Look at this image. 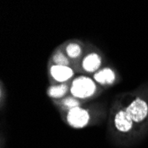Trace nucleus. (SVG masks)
I'll return each instance as SVG.
<instances>
[{"instance_id":"nucleus-2","label":"nucleus","mask_w":148,"mask_h":148,"mask_svg":"<svg viewBox=\"0 0 148 148\" xmlns=\"http://www.w3.org/2000/svg\"><path fill=\"white\" fill-rule=\"evenodd\" d=\"M96 90V84L88 76L76 77L70 87L71 94L76 99L90 98L95 93Z\"/></svg>"},{"instance_id":"nucleus-1","label":"nucleus","mask_w":148,"mask_h":148,"mask_svg":"<svg viewBox=\"0 0 148 148\" xmlns=\"http://www.w3.org/2000/svg\"><path fill=\"white\" fill-rule=\"evenodd\" d=\"M125 110L134 123H144L148 119V98L144 95L136 96Z\"/></svg>"},{"instance_id":"nucleus-8","label":"nucleus","mask_w":148,"mask_h":148,"mask_svg":"<svg viewBox=\"0 0 148 148\" xmlns=\"http://www.w3.org/2000/svg\"><path fill=\"white\" fill-rule=\"evenodd\" d=\"M68 90H69V86L65 84H61L60 85L50 87V89L48 90V95L49 97L53 99H60L66 95Z\"/></svg>"},{"instance_id":"nucleus-11","label":"nucleus","mask_w":148,"mask_h":148,"mask_svg":"<svg viewBox=\"0 0 148 148\" xmlns=\"http://www.w3.org/2000/svg\"><path fill=\"white\" fill-rule=\"evenodd\" d=\"M62 104L69 110L80 106V103L76 99V98H66V99L62 101Z\"/></svg>"},{"instance_id":"nucleus-6","label":"nucleus","mask_w":148,"mask_h":148,"mask_svg":"<svg viewBox=\"0 0 148 148\" xmlns=\"http://www.w3.org/2000/svg\"><path fill=\"white\" fill-rule=\"evenodd\" d=\"M101 63L102 59L99 54L96 52H92L84 57L83 60V69L88 73H93L99 69Z\"/></svg>"},{"instance_id":"nucleus-10","label":"nucleus","mask_w":148,"mask_h":148,"mask_svg":"<svg viewBox=\"0 0 148 148\" xmlns=\"http://www.w3.org/2000/svg\"><path fill=\"white\" fill-rule=\"evenodd\" d=\"M52 60L54 62V65L58 66H68L69 65V60L66 58L62 52H58L56 54H54L52 58Z\"/></svg>"},{"instance_id":"nucleus-3","label":"nucleus","mask_w":148,"mask_h":148,"mask_svg":"<svg viewBox=\"0 0 148 148\" xmlns=\"http://www.w3.org/2000/svg\"><path fill=\"white\" fill-rule=\"evenodd\" d=\"M66 120L70 126L75 129H81L85 127L90 121L89 112L83 107H75L69 110L66 114Z\"/></svg>"},{"instance_id":"nucleus-5","label":"nucleus","mask_w":148,"mask_h":148,"mask_svg":"<svg viewBox=\"0 0 148 148\" xmlns=\"http://www.w3.org/2000/svg\"><path fill=\"white\" fill-rule=\"evenodd\" d=\"M52 78L60 83H65L71 79L74 75V71L68 66H58L53 65L50 69Z\"/></svg>"},{"instance_id":"nucleus-9","label":"nucleus","mask_w":148,"mask_h":148,"mask_svg":"<svg viewBox=\"0 0 148 148\" xmlns=\"http://www.w3.org/2000/svg\"><path fill=\"white\" fill-rule=\"evenodd\" d=\"M66 52L69 58L76 59L82 53V48L76 43H71L66 47Z\"/></svg>"},{"instance_id":"nucleus-7","label":"nucleus","mask_w":148,"mask_h":148,"mask_svg":"<svg viewBox=\"0 0 148 148\" xmlns=\"http://www.w3.org/2000/svg\"><path fill=\"white\" fill-rule=\"evenodd\" d=\"M94 80L101 85L111 84L115 80V73L113 69L106 68L94 74Z\"/></svg>"},{"instance_id":"nucleus-4","label":"nucleus","mask_w":148,"mask_h":148,"mask_svg":"<svg viewBox=\"0 0 148 148\" xmlns=\"http://www.w3.org/2000/svg\"><path fill=\"white\" fill-rule=\"evenodd\" d=\"M114 125L120 132H130L134 125V122L127 114L125 108L119 110L114 116Z\"/></svg>"}]
</instances>
